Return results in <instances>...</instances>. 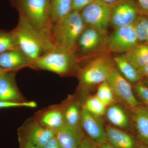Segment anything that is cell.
Returning a JSON list of instances; mask_svg holds the SVG:
<instances>
[{"label": "cell", "instance_id": "obj_1", "mask_svg": "<svg viewBox=\"0 0 148 148\" xmlns=\"http://www.w3.org/2000/svg\"><path fill=\"white\" fill-rule=\"evenodd\" d=\"M12 32L18 49L31 63L55 47L48 37L33 28L21 16Z\"/></svg>", "mask_w": 148, "mask_h": 148}, {"label": "cell", "instance_id": "obj_2", "mask_svg": "<svg viewBox=\"0 0 148 148\" xmlns=\"http://www.w3.org/2000/svg\"><path fill=\"white\" fill-rule=\"evenodd\" d=\"M86 27L80 12L72 11L67 16L52 23L51 37L53 45L72 53Z\"/></svg>", "mask_w": 148, "mask_h": 148}, {"label": "cell", "instance_id": "obj_3", "mask_svg": "<svg viewBox=\"0 0 148 148\" xmlns=\"http://www.w3.org/2000/svg\"><path fill=\"white\" fill-rule=\"evenodd\" d=\"M12 5L35 29L51 40L50 0H10Z\"/></svg>", "mask_w": 148, "mask_h": 148}, {"label": "cell", "instance_id": "obj_4", "mask_svg": "<svg viewBox=\"0 0 148 148\" xmlns=\"http://www.w3.org/2000/svg\"><path fill=\"white\" fill-rule=\"evenodd\" d=\"M107 36L95 29L86 26L72 51L77 64L109 53L106 45Z\"/></svg>", "mask_w": 148, "mask_h": 148}, {"label": "cell", "instance_id": "obj_5", "mask_svg": "<svg viewBox=\"0 0 148 148\" xmlns=\"http://www.w3.org/2000/svg\"><path fill=\"white\" fill-rule=\"evenodd\" d=\"M116 68L113 59L106 53L90 60L79 73L80 84L85 89H92L106 81Z\"/></svg>", "mask_w": 148, "mask_h": 148}, {"label": "cell", "instance_id": "obj_6", "mask_svg": "<svg viewBox=\"0 0 148 148\" xmlns=\"http://www.w3.org/2000/svg\"><path fill=\"white\" fill-rule=\"evenodd\" d=\"M77 64L71 52L55 47L33 61L31 66L64 75L70 73Z\"/></svg>", "mask_w": 148, "mask_h": 148}, {"label": "cell", "instance_id": "obj_7", "mask_svg": "<svg viewBox=\"0 0 148 148\" xmlns=\"http://www.w3.org/2000/svg\"><path fill=\"white\" fill-rule=\"evenodd\" d=\"M80 13L86 26L108 36L110 22V5L95 0L85 7Z\"/></svg>", "mask_w": 148, "mask_h": 148}, {"label": "cell", "instance_id": "obj_8", "mask_svg": "<svg viewBox=\"0 0 148 148\" xmlns=\"http://www.w3.org/2000/svg\"><path fill=\"white\" fill-rule=\"evenodd\" d=\"M106 43L109 53L123 54L140 44L133 24L114 29L106 37Z\"/></svg>", "mask_w": 148, "mask_h": 148}, {"label": "cell", "instance_id": "obj_9", "mask_svg": "<svg viewBox=\"0 0 148 148\" xmlns=\"http://www.w3.org/2000/svg\"><path fill=\"white\" fill-rule=\"evenodd\" d=\"M106 82L110 86L117 100L131 111L141 105L135 97L131 84L122 75L116 68L111 72Z\"/></svg>", "mask_w": 148, "mask_h": 148}, {"label": "cell", "instance_id": "obj_10", "mask_svg": "<svg viewBox=\"0 0 148 148\" xmlns=\"http://www.w3.org/2000/svg\"><path fill=\"white\" fill-rule=\"evenodd\" d=\"M110 25L114 29L132 25L139 16L133 0H120L110 5Z\"/></svg>", "mask_w": 148, "mask_h": 148}, {"label": "cell", "instance_id": "obj_11", "mask_svg": "<svg viewBox=\"0 0 148 148\" xmlns=\"http://www.w3.org/2000/svg\"><path fill=\"white\" fill-rule=\"evenodd\" d=\"M81 125L88 138L99 145L108 142L105 127L100 117L95 116L82 108Z\"/></svg>", "mask_w": 148, "mask_h": 148}, {"label": "cell", "instance_id": "obj_12", "mask_svg": "<svg viewBox=\"0 0 148 148\" xmlns=\"http://www.w3.org/2000/svg\"><path fill=\"white\" fill-rule=\"evenodd\" d=\"M108 142L115 148H138L140 142L135 136L111 125L105 127Z\"/></svg>", "mask_w": 148, "mask_h": 148}, {"label": "cell", "instance_id": "obj_13", "mask_svg": "<svg viewBox=\"0 0 148 148\" xmlns=\"http://www.w3.org/2000/svg\"><path fill=\"white\" fill-rule=\"evenodd\" d=\"M54 133L62 148H79L85 137L82 128L71 127L66 123Z\"/></svg>", "mask_w": 148, "mask_h": 148}, {"label": "cell", "instance_id": "obj_14", "mask_svg": "<svg viewBox=\"0 0 148 148\" xmlns=\"http://www.w3.org/2000/svg\"><path fill=\"white\" fill-rule=\"evenodd\" d=\"M10 72L0 75V101L21 102L22 96L16 86L14 75Z\"/></svg>", "mask_w": 148, "mask_h": 148}, {"label": "cell", "instance_id": "obj_15", "mask_svg": "<svg viewBox=\"0 0 148 148\" xmlns=\"http://www.w3.org/2000/svg\"><path fill=\"white\" fill-rule=\"evenodd\" d=\"M132 112L135 137L140 143L148 146V109L141 104Z\"/></svg>", "mask_w": 148, "mask_h": 148}, {"label": "cell", "instance_id": "obj_16", "mask_svg": "<svg viewBox=\"0 0 148 148\" xmlns=\"http://www.w3.org/2000/svg\"><path fill=\"white\" fill-rule=\"evenodd\" d=\"M31 61L18 48L7 51L0 54V68L10 71L31 66Z\"/></svg>", "mask_w": 148, "mask_h": 148}, {"label": "cell", "instance_id": "obj_17", "mask_svg": "<svg viewBox=\"0 0 148 148\" xmlns=\"http://www.w3.org/2000/svg\"><path fill=\"white\" fill-rule=\"evenodd\" d=\"M106 118L111 125L127 131L131 130V119L124 108L116 103L107 108Z\"/></svg>", "mask_w": 148, "mask_h": 148}, {"label": "cell", "instance_id": "obj_18", "mask_svg": "<svg viewBox=\"0 0 148 148\" xmlns=\"http://www.w3.org/2000/svg\"><path fill=\"white\" fill-rule=\"evenodd\" d=\"M27 130L26 140L38 148H42L55 135L54 131L34 123Z\"/></svg>", "mask_w": 148, "mask_h": 148}, {"label": "cell", "instance_id": "obj_19", "mask_svg": "<svg viewBox=\"0 0 148 148\" xmlns=\"http://www.w3.org/2000/svg\"><path fill=\"white\" fill-rule=\"evenodd\" d=\"M113 59L118 71L130 83L136 84L141 81L142 78L138 70L127 61L123 54L115 56Z\"/></svg>", "mask_w": 148, "mask_h": 148}, {"label": "cell", "instance_id": "obj_20", "mask_svg": "<svg viewBox=\"0 0 148 148\" xmlns=\"http://www.w3.org/2000/svg\"><path fill=\"white\" fill-rule=\"evenodd\" d=\"M123 54L137 70L148 64V45H147L140 43Z\"/></svg>", "mask_w": 148, "mask_h": 148}, {"label": "cell", "instance_id": "obj_21", "mask_svg": "<svg viewBox=\"0 0 148 148\" xmlns=\"http://www.w3.org/2000/svg\"><path fill=\"white\" fill-rule=\"evenodd\" d=\"M51 23L69 14L72 11V0H50Z\"/></svg>", "mask_w": 148, "mask_h": 148}, {"label": "cell", "instance_id": "obj_22", "mask_svg": "<svg viewBox=\"0 0 148 148\" xmlns=\"http://www.w3.org/2000/svg\"><path fill=\"white\" fill-rule=\"evenodd\" d=\"M40 123L43 126L55 131L65 124L64 112L59 110L49 111L43 115Z\"/></svg>", "mask_w": 148, "mask_h": 148}, {"label": "cell", "instance_id": "obj_23", "mask_svg": "<svg viewBox=\"0 0 148 148\" xmlns=\"http://www.w3.org/2000/svg\"><path fill=\"white\" fill-rule=\"evenodd\" d=\"M82 110L79 105L76 103H72L67 106L64 111L65 123L71 127L82 128Z\"/></svg>", "mask_w": 148, "mask_h": 148}, {"label": "cell", "instance_id": "obj_24", "mask_svg": "<svg viewBox=\"0 0 148 148\" xmlns=\"http://www.w3.org/2000/svg\"><path fill=\"white\" fill-rule=\"evenodd\" d=\"M107 108V106L95 95L86 99L82 108L93 115L101 117L106 114Z\"/></svg>", "mask_w": 148, "mask_h": 148}, {"label": "cell", "instance_id": "obj_25", "mask_svg": "<svg viewBox=\"0 0 148 148\" xmlns=\"http://www.w3.org/2000/svg\"><path fill=\"white\" fill-rule=\"evenodd\" d=\"M133 26L139 43L148 45V16L139 15Z\"/></svg>", "mask_w": 148, "mask_h": 148}, {"label": "cell", "instance_id": "obj_26", "mask_svg": "<svg viewBox=\"0 0 148 148\" xmlns=\"http://www.w3.org/2000/svg\"><path fill=\"white\" fill-rule=\"evenodd\" d=\"M95 95L107 107L116 103V97L110 86L106 82L98 86Z\"/></svg>", "mask_w": 148, "mask_h": 148}, {"label": "cell", "instance_id": "obj_27", "mask_svg": "<svg viewBox=\"0 0 148 148\" xmlns=\"http://www.w3.org/2000/svg\"><path fill=\"white\" fill-rule=\"evenodd\" d=\"M18 48L13 32L0 31V54L7 51Z\"/></svg>", "mask_w": 148, "mask_h": 148}, {"label": "cell", "instance_id": "obj_28", "mask_svg": "<svg viewBox=\"0 0 148 148\" xmlns=\"http://www.w3.org/2000/svg\"><path fill=\"white\" fill-rule=\"evenodd\" d=\"M134 90L143 106L148 109V87L140 81L135 84Z\"/></svg>", "mask_w": 148, "mask_h": 148}, {"label": "cell", "instance_id": "obj_29", "mask_svg": "<svg viewBox=\"0 0 148 148\" xmlns=\"http://www.w3.org/2000/svg\"><path fill=\"white\" fill-rule=\"evenodd\" d=\"M36 103L33 101L31 102H21L18 103H11L0 101V109L5 108H15V107H27V108H36Z\"/></svg>", "mask_w": 148, "mask_h": 148}, {"label": "cell", "instance_id": "obj_30", "mask_svg": "<svg viewBox=\"0 0 148 148\" xmlns=\"http://www.w3.org/2000/svg\"><path fill=\"white\" fill-rule=\"evenodd\" d=\"M139 15L148 16V0H133Z\"/></svg>", "mask_w": 148, "mask_h": 148}, {"label": "cell", "instance_id": "obj_31", "mask_svg": "<svg viewBox=\"0 0 148 148\" xmlns=\"http://www.w3.org/2000/svg\"><path fill=\"white\" fill-rule=\"evenodd\" d=\"M95 0H72V11L81 12L85 7Z\"/></svg>", "mask_w": 148, "mask_h": 148}, {"label": "cell", "instance_id": "obj_32", "mask_svg": "<svg viewBox=\"0 0 148 148\" xmlns=\"http://www.w3.org/2000/svg\"><path fill=\"white\" fill-rule=\"evenodd\" d=\"M79 148H100L97 143L93 142L88 137L85 136Z\"/></svg>", "mask_w": 148, "mask_h": 148}, {"label": "cell", "instance_id": "obj_33", "mask_svg": "<svg viewBox=\"0 0 148 148\" xmlns=\"http://www.w3.org/2000/svg\"><path fill=\"white\" fill-rule=\"evenodd\" d=\"M42 148H62L55 135Z\"/></svg>", "mask_w": 148, "mask_h": 148}, {"label": "cell", "instance_id": "obj_34", "mask_svg": "<svg viewBox=\"0 0 148 148\" xmlns=\"http://www.w3.org/2000/svg\"><path fill=\"white\" fill-rule=\"evenodd\" d=\"M138 70L141 78L143 77L148 78V64Z\"/></svg>", "mask_w": 148, "mask_h": 148}, {"label": "cell", "instance_id": "obj_35", "mask_svg": "<svg viewBox=\"0 0 148 148\" xmlns=\"http://www.w3.org/2000/svg\"><path fill=\"white\" fill-rule=\"evenodd\" d=\"M22 142L23 148H38L26 139L23 140Z\"/></svg>", "mask_w": 148, "mask_h": 148}, {"label": "cell", "instance_id": "obj_36", "mask_svg": "<svg viewBox=\"0 0 148 148\" xmlns=\"http://www.w3.org/2000/svg\"><path fill=\"white\" fill-rule=\"evenodd\" d=\"M99 146H100V148H115L112 146L108 142H107V143L101 145H99Z\"/></svg>", "mask_w": 148, "mask_h": 148}, {"label": "cell", "instance_id": "obj_37", "mask_svg": "<svg viewBox=\"0 0 148 148\" xmlns=\"http://www.w3.org/2000/svg\"><path fill=\"white\" fill-rule=\"evenodd\" d=\"M103 2L106 3L110 5L111 4L113 3L116 2L120 0H99Z\"/></svg>", "mask_w": 148, "mask_h": 148}, {"label": "cell", "instance_id": "obj_38", "mask_svg": "<svg viewBox=\"0 0 148 148\" xmlns=\"http://www.w3.org/2000/svg\"><path fill=\"white\" fill-rule=\"evenodd\" d=\"M138 148H148V146L140 143Z\"/></svg>", "mask_w": 148, "mask_h": 148}, {"label": "cell", "instance_id": "obj_39", "mask_svg": "<svg viewBox=\"0 0 148 148\" xmlns=\"http://www.w3.org/2000/svg\"><path fill=\"white\" fill-rule=\"evenodd\" d=\"M11 72L10 71H8V70H5V69H2V68H0V75L1 74L3 73H5V72Z\"/></svg>", "mask_w": 148, "mask_h": 148}, {"label": "cell", "instance_id": "obj_40", "mask_svg": "<svg viewBox=\"0 0 148 148\" xmlns=\"http://www.w3.org/2000/svg\"><path fill=\"white\" fill-rule=\"evenodd\" d=\"M143 82H144V84H145L147 87H148V78Z\"/></svg>", "mask_w": 148, "mask_h": 148}]
</instances>
